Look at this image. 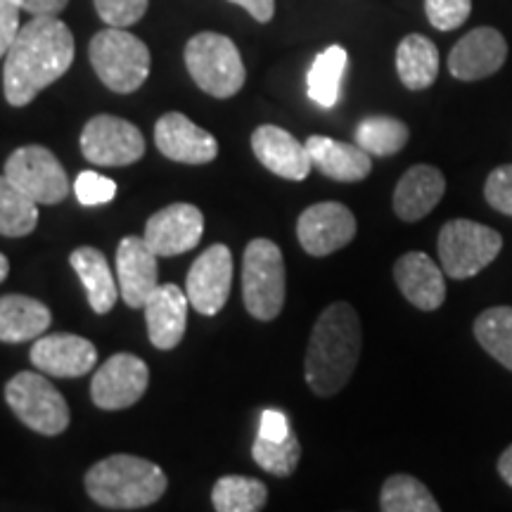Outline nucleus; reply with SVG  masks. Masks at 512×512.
Listing matches in <instances>:
<instances>
[{"label": "nucleus", "mask_w": 512, "mask_h": 512, "mask_svg": "<svg viewBox=\"0 0 512 512\" xmlns=\"http://www.w3.org/2000/svg\"><path fill=\"white\" fill-rule=\"evenodd\" d=\"M233 287V254L226 245H211L197 256L185 280L190 306L202 316H216Z\"/></svg>", "instance_id": "12"}, {"label": "nucleus", "mask_w": 512, "mask_h": 512, "mask_svg": "<svg viewBox=\"0 0 512 512\" xmlns=\"http://www.w3.org/2000/svg\"><path fill=\"white\" fill-rule=\"evenodd\" d=\"M484 197L496 211L512 216V164L491 171L484 183Z\"/></svg>", "instance_id": "37"}, {"label": "nucleus", "mask_w": 512, "mask_h": 512, "mask_svg": "<svg viewBox=\"0 0 512 512\" xmlns=\"http://www.w3.org/2000/svg\"><path fill=\"white\" fill-rule=\"evenodd\" d=\"M185 67L197 88L219 100L238 95L247 79L238 46L214 31H202L190 38L185 46Z\"/></svg>", "instance_id": "4"}, {"label": "nucleus", "mask_w": 512, "mask_h": 512, "mask_svg": "<svg viewBox=\"0 0 512 512\" xmlns=\"http://www.w3.org/2000/svg\"><path fill=\"white\" fill-rule=\"evenodd\" d=\"M254 463L266 470L268 475L275 477H290L297 470L299 460H302V444H299L297 434H290V437L283 441H271L264 437H256L252 446Z\"/></svg>", "instance_id": "33"}, {"label": "nucleus", "mask_w": 512, "mask_h": 512, "mask_svg": "<svg viewBox=\"0 0 512 512\" xmlns=\"http://www.w3.org/2000/svg\"><path fill=\"white\" fill-rule=\"evenodd\" d=\"M38 226V204L8 176H0V235L24 238Z\"/></svg>", "instance_id": "30"}, {"label": "nucleus", "mask_w": 512, "mask_h": 512, "mask_svg": "<svg viewBox=\"0 0 512 512\" xmlns=\"http://www.w3.org/2000/svg\"><path fill=\"white\" fill-rule=\"evenodd\" d=\"M88 55L98 79L114 93H136L150 74V48L126 29L98 31Z\"/></svg>", "instance_id": "5"}, {"label": "nucleus", "mask_w": 512, "mask_h": 512, "mask_svg": "<svg viewBox=\"0 0 512 512\" xmlns=\"http://www.w3.org/2000/svg\"><path fill=\"white\" fill-rule=\"evenodd\" d=\"M5 401L29 430L57 437L69 427V406L64 396L38 373H17L5 384Z\"/></svg>", "instance_id": "8"}, {"label": "nucleus", "mask_w": 512, "mask_h": 512, "mask_svg": "<svg viewBox=\"0 0 512 512\" xmlns=\"http://www.w3.org/2000/svg\"><path fill=\"white\" fill-rule=\"evenodd\" d=\"M446 192V178L437 166H411L394 190V211L401 221L415 223L437 207Z\"/></svg>", "instance_id": "22"}, {"label": "nucleus", "mask_w": 512, "mask_h": 512, "mask_svg": "<svg viewBox=\"0 0 512 512\" xmlns=\"http://www.w3.org/2000/svg\"><path fill=\"white\" fill-rule=\"evenodd\" d=\"M508 57V43L494 27H479L465 34L448 55V72L458 81H479L496 74Z\"/></svg>", "instance_id": "15"}, {"label": "nucleus", "mask_w": 512, "mask_h": 512, "mask_svg": "<svg viewBox=\"0 0 512 512\" xmlns=\"http://www.w3.org/2000/svg\"><path fill=\"white\" fill-rule=\"evenodd\" d=\"M304 145L309 150L313 166L332 181L358 183L373 171V159L356 143L351 145L328 136H311Z\"/></svg>", "instance_id": "23"}, {"label": "nucleus", "mask_w": 512, "mask_h": 512, "mask_svg": "<svg viewBox=\"0 0 512 512\" xmlns=\"http://www.w3.org/2000/svg\"><path fill=\"white\" fill-rule=\"evenodd\" d=\"M356 145L370 157H392L406 147L411 131L401 119L394 117H366L356 126Z\"/></svg>", "instance_id": "29"}, {"label": "nucleus", "mask_w": 512, "mask_h": 512, "mask_svg": "<svg viewBox=\"0 0 512 512\" xmlns=\"http://www.w3.org/2000/svg\"><path fill=\"white\" fill-rule=\"evenodd\" d=\"M252 150L271 174L287 181H304L313 169L306 145L280 126L266 124L256 128L252 133Z\"/></svg>", "instance_id": "18"}, {"label": "nucleus", "mask_w": 512, "mask_h": 512, "mask_svg": "<svg viewBox=\"0 0 512 512\" xmlns=\"http://www.w3.org/2000/svg\"><path fill=\"white\" fill-rule=\"evenodd\" d=\"M95 10L107 27L126 29L143 19L150 0H93Z\"/></svg>", "instance_id": "34"}, {"label": "nucleus", "mask_w": 512, "mask_h": 512, "mask_svg": "<svg viewBox=\"0 0 512 512\" xmlns=\"http://www.w3.org/2000/svg\"><path fill=\"white\" fill-rule=\"evenodd\" d=\"M297 238L306 254L330 256L356 238V216L339 202H318L299 216Z\"/></svg>", "instance_id": "13"}, {"label": "nucleus", "mask_w": 512, "mask_h": 512, "mask_svg": "<svg viewBox=\"0 0 512 512\" xmlns=\"http://www.w3.org/2000/svg\"><path fill=\"white\" fill-rule=\"evenodd\" d=\"M503 238L494 228L470 219H453L441 226L437 252L441 271L453 280L482 273L501 254Z\"/></svg>", "instance_id": "7"}, {"label": "nucleus", "mask_w": 512, "mask_h": 512, "mask_svg": "<svg viewBox=\"0 0 512 512\" xmlns=\"http://www.w3.org/2000/svg\"><path fill=\"white\" fill-rule=\"evenodd\" d=\"M475 337L486 354L512 373V306H491L479 313Z\"/></svg>", "instance_id": "31"}, {"label": "nucleus", "mask_w": 512, "mask_h": 512, "mask_svg": "<svg viewBox=\"0 0 512 512\" xmlns=\"http://www.w3.org/2000/svg\"><path fill=\"white\" fill-rule=\"evenodd\" d=\"M29 358L31 366L50 377H81L95 368L98 349L93 342L79 335L55 332V335L38 337Z\"/></svg>", "instance_id": "16"}, {"label": "nucleus", "mask_w": 512, "mask_h": 512, "mask_svg": "<svg viewBox=\"0 0 512 512\" xmlns=\"http://www.w3.org/2000/svg\"><path fill=\"white\" fill-rule=\"evenodd\" d=\"M81 152L91 164L128 166L145 155V138L131 121L98 114L83 126Z\"/></svg>", "instance_id": "10"}, {"label": "nucleus", "mask_w": 512, "mask_h": 512, "mask_svg": "<svg viewBox=\"0 0 512 512\" xmlns=\"http://www.w3.org/2000/svg\"><path fill=\"white\" fill-rule=\"evenodd\" d=\"M292 434L290 420L283 411H275V408H268V411L261 413V422H259V434L256 437H264L271 441H283Z\"/></svg>", "instance_id": "39"}, {"label": "nucleus", "mask_w": 512, "mask_h": 512, "mask_svg": "<svg viewBox=\"0 0 512 512\" xmlns=\"http://www.w3.org/2000/svg\"><path fill=\"white\" fill-rule=\"evenodd\" d=\"M76 200H79L83 207H100V204H107L114 200L117 195V183L112 178H105L95 171H81L76 176L74 183Z\"/></svg>", "instance_id": "36"}, {"label": "nucleus", "mask_w": 512, "mask_h": 512, "mask_svg": "<svg viewBox=\"0 0 512 512\" xmlns=\"http://www.w3.org/2000/svg\"><path fill=\"white\" fill-rule=\"evenodd\" d=\"M425 12L434 29L453 31L470 17L472 0H425Z\"/></svg>", "instance_id": "35"}, {"label": "nucleus", "mask_w": 512, "mask_h": 512, "mask_svg": "<svg viewBox=\"0 0 512 512\" xmlns=\"http://www.w3.org/2000/svg\"><path fill=\"white\" fill-rule=\"evenodd\" d=\"M216 512H261L268 503V489L254 477L226 475L211 489Z\"/></svg>", "instance_id": "28"}, {"label": "nucleus", "mask_w": 512, "mask_h": 512, "mask_svg": "<svg viewBox=\"0 0 512 512\" xmlns=\"http://www.w3.org/2000/svg\"><path fill=\"white\" fill-rule=\"evenodd\" d=\"M382 512H441L437 498L420 479L411 475H392L380 491Z\"/></svg>", "instance_id": "32"}, {"label": "nucleus", "mask_w": 512, "mask_h": 512, "mask_svg": "<svg viewBox=\"0 0 512 512\" xmlns=\"http://www.w3.org/2000/svg\"><path fill=\"white\" fill-rule=\"evenodd\" d=\"M394 280L415 309L437 311L446 302L444 271L425 252L403 254L394 264Z\"/></svg>", "instance_id": "21"}, {"label": "nucleus", "mask_w": 512, "mask_h": 512, "mask_svg": "<svg viewBox=\"0 0 512 512\" xmlns=\"http://www.w3.org/2000/svg\"><path fill=\"white\" fill-rule=\"evenodd\" d=\"M74 62V36L57 17H34L3 60V91L12 107H27Z\"/></svg>", "instance_id": "1"}, {"label": "nucleus", "mask_w": 512, "mask_h": 512, "mask_svg": "<svg viewBox=\"0 0 512 512\" xmlns=\"http://www.w3.org/2000/svg\"><path fill=\"white\" fill-rule=\"evenodd\" d=\"M19 10L29 12L34 17H57L67 8L69 0H15Z\"/></svg>", "instance_id": "40"}, {"label": "nucleus", "mask_w": 512, "mask_h": 512, "mask_svg": "<svg viewBox=\"0 0 512 512\" xmlns=\"http://www.w3.org/2000/svg\"><path fill=\"white\" fill-rule=\"evenodd\" d=\"M363 347L361 318L347 302H335L320 313L311 330L304 358L306 384L316 396H335L347 387Z\"/></svg>", "instance_id": "2"}, {"label": "nucleus", "mask_w": 512, "mask_h": 512, "mask_svg": "<svg viewBox=\"0 0 512 512\" xmlns=\"http://www.w3.org/2000/svg\"><path fill=\"white\" fill-rule=\"evenodd\" d=\"M150 384V370L143 358L114 354L93 375L91 399L102 411H124L138 403Z\"/></svg>", "instance_id": "11"}, {"label": "nucleus", "mask_w": 512, "mask_h": 512, "mask_svg": "<svg viewBox=\"0 0 512 512\" xmlns=\"http://www.w3.org/2000/svg\"><path fill=\"white\" fill-rule=\"evenodd\" d=\"M242 299L249 316L273 320L285 306V259L273 240L256 238L242 259Z\"/></svg>", "instance_id": "6"}, {"label": "nucleus", "mask_w": 512, "mask_h": 512, "mask_svg": "<svg viewBox=\"0 0 512 512\" xmlns=\"http://www.w3.org/2000/svg\"><path fill=\"white\" fill-rule=\"evenodd\" d=\"M230 3L245 8L249 15H252L256 22H261V24L271 22L273 12H275V0H230Z\"/></svg>", "instance_id": "41"}, {"label": "nucleus", "mask_w": 512, "mask_h": 512, "mask_svg": "<svg viewBox=\"0 0 512 512\" xmlns=\"http://www.w3.org/2000/svg\"><path fill=\"white\" fill-rule=\"evenodd\" d=\"M157 254L145 238H124L117 247V283L121 299L131 309H143L147 297L157 290Z\"/></svg>", "instance_id": "19"}, {"label": "nucleus", "mask_w": 512, "mask_h": 512, "mask_svg": "<svg viewBox=\"0 0 512 512\" xmlns=\"http://www.w3.org/2000/svg\"><path fill=\"white\" fill-rule=\"evenodd\" d=\"M72 261L76 275L86 287L88 302H91L95 313H110L119 299V283L114 280V275L107 266L105 254L95 247H79L74 249Z\"/></svg>", "instance_id": "25"}, {"label": "nucleus", "mask_w": 512, "mask_h": 512, "mask_svg": "<svg viewBox=\"0 0 512 512\" xmlns=\"http://www.w3.org/2000/svg\"><path fill=\"white\" fill-rule=\"evenodd\" d=\"M202 235V211L195 204L176 202L150 216L143 238L157 256H176L200 245Z\"/></svg>", "instance_id": "14"}, {"label": "nucleus", "mask_w": 512, "mask_h": 512, "mask_svg": "<svg viewBox=\"0 0 512 512\" xmlns=\"http://www.w3.org/2000/svg\"><path fill=\"white\" fill-rule=\"evenodd\" d=\"M19 5L15 0H0V60H5L8 50L19 34Z\"/></svg>", "instance_id": "38"}, {"label": "nucleus", "mask_w": 512, "mask_h": 512, "mask_svg": "<svg viewBox=\"0 0 512 512\" xmlns=\"http://www.w3.org/2000/svg\"><path fill=\"white\" fill-rule=\"evenodd\" d=\"M349 55L342 46H330L313 60L309 76H306V86H309V98L323 110L337 105L339 88H342L344 72H347Z\"/></svg>", "instance_id": "27"}, {"label": "nucleus", "mask_w": 512, "mask_h": 512, "mask_svg": "<svg viewBox=\"0 0 512 512\" xmlns=\"http://www.w3.org/2000/svg\"><path fill=\"white\" fill-rule=\"evenodd\" d=\"M157 150L171 162L209 164L219 155V143L181 112H169L155 124Z\"/></svg>", "instance_id": "17"}, {"label": "nucleus", "mask_w": 512, "mask_h": 512, "mask_svg": "<svg viewBox=\"0 0 512 512\" xmlns=\"http://www.w3.org/2000/svg\"><path fill=\"white\" fill-rule=\"evenodd\" d=\"M5 176L36 204H60L69 195L67 171L43 145H24L12 152Z\"/></svg>", "instance_id": "9"}, {"label": "nucleus", "mask_w": 512, "mask_h": 512, "mask_svg": "<svg viewBox=\"0 0 512 512\" xmlns=\"http://www.w3.org/2000/svg\"><path fill=\"white\" fill-rule=\"evenodd\" d=\"M188 306L190 299L185 290L166 283L159 285L155 292L147 297L145 302V320H147V335L157 349L171 351L181 344L185 335V325H188Z\"/></svg>", "instance_id": "20"}, {"label": "nucleus", "mask_w": 512, "mask_h": 512, "mask_svg": "<svg viewBox=\"0 0 512 512\" xmlns=\"http://www.w3.org/2000/svg\"><path fill=\"white\" fill-rule=\"evenodd\" d=\"M164 470L152 460L117 453L102 458L86 472V491L95 503L110 510H138L155 505L166 494Z\"/></svg>", "instance_id": "3"}, {"label": "nucleus", "mask_w": 512, "mask_h": 512, "mask_svg": "<svg viewBox=\"0 0 512 512\" xmlns=\"http://www.w3.org/2000/svg\"><path fill=\"white\" fill-rule=\"evenodd\" d=\"M498 475H501L505 484L512 486V444L498 458Z\"/></svg>", "instance_id": "42"}, {"label": "nucleus", "mask_w": 512, "mask_h": 512, "mask_svg": "<svg viewBox=\"0 0 512 512\" xmlns=\"http://www.w3.org/2000/svg\"><path fill=\"white\" fill-rule=\"evenodd\" d=\"M53 323V313L43 302L27 294L0 297V342L19 344L43 337Z\"/></svg>", "instance_id": "24"}, {"label": "nucleus", "mask_w": 512, "mask_h": 512, "mask_svg": "<svg viewBox=\"0 0 512 512\" xmlns=\"http://www.w3.org/2000/svg\"><path fill=\"white\" fill-rule=\"evenodd\" d=\"M8 273H10V261H8V256L0 254V283H3V280L8 278Z\"/></svg>", "instance_id": "43"}, {"label": "nucleus", "mask_w": 512, "mask_h": 512, "mask_svg": "<svg viewBox=\"0 0 512 512\" xmlns=\"http://www.w3.org/2000/svg\"><path fill=\"white\" fill-rule=\"evenodd\" d=\"M396 72L408 91H425L439 76V50L427 36L411 34L396 48Z\"/></svg>", "instance_id": "26"}]
</instances>
